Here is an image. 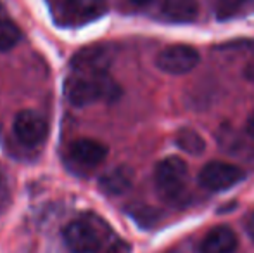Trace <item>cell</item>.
Returning a JSON list of instances; mask_svg holds the SVG:
<instances>
[{
  "instance_id": "6da1fadb",
  "label": "cell",
  "mask_w": 254,
  "mask_h": 253,
  "mask_svg": "<svg viewBox=\"0 0 254 253\" xmlns=\"http://www.w3.org/2000/svg\"><path fill=\"white\" fill-rule=\"evenodd\" d=\"M64 94L74 106L114 101L120 97V87L109 73H71L64 84Z\"/></svg>"
},
{
  "instance_id": "7a4b0ae2",
  "label": "cell",
  "mask_w": 254,
  "mask_h": 253,
  "mask_svg": "<svg viewBox=\"0 0 254 253\" xmlns=\"http://www.w3.org/2000/svg\"><path fill=\"white\" fill-rule=\"evenodd\" d=\"M111 236L107 222L94 213L71 220L63 231L64 245L71 253H97Z\"/></svg>"
},
{
  "instance_id": "3957f363",
  "label": "cell",
  "mask_w": 254,
  "mask_h": 253,
  "mask_svg": "<svg viewBox=\"0 0 254 253\" xmlns=\"http://www.w3.org/2000/svg\"><path fill=\"white\" fill-rule=\"evenodd\" d=\"M187 163L178 156H168L161 160L154 172L156 187L161 196L170 201H175L182 196L187 182Z\"/></svg>"
},
{
  "instance_id": "277c9868",
  "label": "cell",
  "mask_w": 254,
  "mask_h": 253,
  "mask_svg": "<svg viewBox=\"0 0 254 253\" xmlns=\"http://www.w3.org/2000/svg\"><path fill=\"white\" fill-rule=\"evenodd\" d=\"M244 179V172L237 165L225 162H209L199 172V184L207 191L220 192L237 186Z\"/></svg>"
},
{
  "instance_id": "5b68a950",
  "label": "cell",
  "mask_w": 254,
  "mask_h": 253,
  "mask_svg": "<svg viewBox=\"0 0 254 253\" xmlns=\"http://www.w3.org/2000/svg\"><path fill=\"white\" fill-rule=\"evenodd\" d=\"M156 64L168 75H187L199 64V52L185 44L168 45L157 54Z\"/></svg>"
},
{
  "instance_id": "8992f818",
  "label": "cell",
  "mask_w": 254,
  "mask_h": 253,
  "mask_svg": "<svg viewBox=\"0 0 254 253\" xmlns=\"http://www.w3.org/2000/svg\"><path fill=\"white\" fill-rule=\"evenodd\" d=\"M14 134L24 146H38L49 134V123L40 113L23 109L14 118Z\"/></svg>"
},
{
  "instance_id": "52a82bcc",
  "label": "cell",
  "mask_w": 254,
  "mask_h": 253,
  "mask_svg": "<svg viewBox=\"0 0 254 253\" xmlns=\"http://www.w3.org/2000/svg\"><path fill=\"white\" fill-rule=\"evenodd\" d=\"M111 52L104 45H90L81 49L71 61V73H107Z\"/></svg>"
},
{
  "instance_id": "ba28073f",
  "label": "cell",
  "mask_w": 254,
  "mask_h": 253,
  "mask_svg": "<svg viewBox=\"0 0 254 253\" xmlns=\"http://www.w3.org/2000/svg\"><path fill=\"white\" fill-rule=\"evenodd\" d=\"M71 160L78 165L85 167V169H94V167L101 165L107 156V148L101 141L95 139H78L71 144L69 148Z\"/></svg>"
},
{
  "instance_id": "9c48e42d",
  "label": "cell",
  "mask_w": 254,
  "mask_h": 253,
  "mask_svg": "<svg viewBox=\"0 0 254 253\" xmlns=\"http://www.w3.org/2000/svg\"><path fill=\"white\" fill-rule=\"evenodd\" d=\"M106 3L107 0H64L63 9L71 24H83L102 16Z\"/></svg>"
},
{
  "instance_id": "30bf717a",
  "label": "cell",
  "mask_w": 254,
  "mask_h": 253,
  "mask_svg": "<svg viewBox=\"0 0 254 253\" xmlns=\"http://www.w3.org/2000/svg\"><path fill=\"white\" fill-rule=\"evenodd\" d=\"M237 234L228 226H216L202 238L199 253H234L237 250Z\"/></svg>"
},
{
  "instance_id": "8fae6325",
  "label": "cell",
  "mask_w": 254,
  "mask_h": 253,
  "mask_svg": "<svg viewBox=\"0 0 254 253\" xmlns=\"http://www.w3.org/2000/svg\"><path fill=\"white\" fill-rule=\"evenodd\" d=\"M161 14L171 23H192L199 14L197 0H164Z\"/></svg>"
},
{
  "instance_id": "7c38bea8",
  "label": "cell",
  "mask_w": 254,
  "mask_h": 253,
  "mask_svg": "<svg viewBox=\"0 0 254 253\" xmlns=\"http://www.w3.org/2000/svg\"><path fill=\"white\" fill-rule=\"evenodd\" d=\"M133 184V172L128 167H116V169L109 170L101 177V189L109 196H120L125 194Z\"/></svg>"
},
{
  "instance_id": "4fadbf2b",
  "label": "cell",
  "mask_w": 254,
  "mask_h": 253,
  "mask_svg": "<svg viewBox=\"0 0 254 253\" xmlns=\"http://www.w3.org/2000/svg\"><path fill=\"white\" fill-rule=\"evenodd\" d=\"M254 10V0H216V16L220 19H234Z\"/></svg>"
},
{
  "instance_id": "5bb4252c",
  "label": "cell",
  "mask_w": 254,
  "mask_h": 253,
  "mask_svg": "<svg viewBox=\"0 0 254 253\" xmlns=\"http://www.w3.org/2000/svg\"><path fill=\"white\" fill-rule=\"evenodd\" d=\"M177 144L182 151L189 153V155H194V156L202 155L204 149H206L204 139L195 130H192V128H182V130L178 132Z\"/></svg>"
},
{
  "instance_id": "9a60e30c",
  "label": "cell",
  "mask_w": 254,
  "mask_h": 253,
  "mask_svg": "<svg viewBox=\"0 0 254 253\" xmlns=\"http://www.w3.org/2000/svg\"><path fill=\"white\" fill-rule=\"evenodd\" d=\"M21 37H23V33L14 21L0 16V52L14 49L19 44Z\"/></svg>"
},
{
  "instance_id": "2e32d148",
  "label": "cell",
  "mask_w": 254,
  "mask_h": 253,
  "mask_svg": "<svg viewBox=\"0 0 254 253\" xmlns=\"http://www.w3.org/2000/svg\"><path fill=\"white\" fill-rule=\"evenodd\" d=\"M104 253H131V245L128 241H114L111 247H107V250Z\"/></svg>"
},
{
  "instance_id": "e0dca14e",
  "label": "cell",
  "mask_w": 254,
  "mask_h": 253,
  "mask_svg": "<svg viewBox=\"0 0 254 253\" xmlns=\"http://www.w3.org/2000/svg\"><path fill=\"white\" fill-rule=\"evenodd\" d=\"M246 229H248V234L251 236V240L254 241V212L251 213V217L248 219V227H246Z\"/></svg>"
},
{
  "instance_id": "ac0fdd59",
  "label": "cell",
  "mask_w": 254,
  "mask_h": 253,
  "mask_svg": "<svg viewBox=\"0 0 254 253\" xmlns=\"http://www.w3.org/2000/svg\"><path fill=\"white\" fill-rule=\"evenodd\" d=\"M248 132L254 135V111H253V115L249 116V120H248Z\"/></svg>"
},
{
  "instance_id": "d6986e66",
  "label": "cell",
  "mask_w": 254,
  "mask_h": 253,
  "mask_svg": "<svg viewBox=\"0 0 254 253\" xmlns=\"http://www.w3.org/2000/svg\"><path fill=\"white\" fill-rule=\"evenodd\" d=\"M133 3H137V5H145V3L152 2V0H131Z\"/></svg>"
},
{
  "instance_id": "ffe728a7",
  "label": "cell",
  "mask_w": 254,
  "mask_h": 253,
  "mask_svg": "<svg viewBox=\"0 0 254 253\" xmlns=\"http://www.w3.org/2000/svg\"><path fill=\"white\" fill-rule=\"evenodd\" d=\"M0 12H2V3H0Z\"/></svg>"
}]
</instances>
